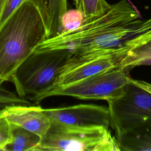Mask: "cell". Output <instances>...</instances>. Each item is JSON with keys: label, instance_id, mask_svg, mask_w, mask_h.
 I'll return each instance as SVG.
<instances>
[{"label": "cell", "instance_id": "14", "mask_svg": "<svg viewBox=\"0 0 151 151\" xmlns=\"http://www.w3.org/2000/svg\"><path fill=\"white\" fill-rule=\"evenodd\" d=\"M110 6L106 0H79L77 8L82 11L86 21L102 15Z\"/></svg>", "mask_w": 151, "mask_h": 151}, {"label": "cell", "instance_id": "1", "mask_svg": "<svg viewBox=\"0 0 151 151\" xmlns=\"http://www.w3.org/2000/svg\"><path fill=\"white\" fill-rule=\"evenodd\" d=\"M45 39L38 11L24 1L0 27V86Z\"/></svg>", "mask_w": 151, "mask_h": 151}, {"label": "cell", "instance_id": "3", "mask_svg": "<svg viewBox=\"0 0 151 151\" xmlns=\"http://www.w3.org/2000/svg\"><path fill=\"white\" fill-rule=\"evenodd\" d=\"M107 102L117 140L151 131V84L130 77L123 93Z\"/></svg>", "mask_w": 151, "mask_h": 151}, {"label": "cell", "instance_id": "18", "mask_svg": "<svg viewBox=\"0 0 151 151\" xmlns=\"http://www.w3.org/2000/svg\"><path fill=\"white\" fill-rule=\"evenodd\" d=\"M10 123L4 117H0V150H4L9 139Z\"/></svg>", "mask_w": 151, "mask_h": 151}, {"label": "cell", "instance_id": "19", "mask_svg": "<svg viewBox=\"0 0 151 151\" xmlns=\"http://www.w3.org/2000/svg\"><path fill=\"white\" fill-rule=\"evenodd\" d=\"M6 0H0V18L2 14V12L4 8V6L5 5V3Z\"/></svg>", "mask_w": 151, "mask_h": 151}, {"label": "cell", "instance_id": "9", "mask_svg": "<svg viewBox=\"0 0 151 151\" xmlns=\"http://www.w3.org/2000/svg\"><path fill=\"white\" fill-rule=\"evenodd\" d=\"M39 106L18 105L0 110L1 117L9 123L36 133L41 138L48 130L51 121Z\"/></svg>", "mask_w": 151, "mask_h": 151}, {"label": "cell", "instance_id": "15", "mask_svg": "<svg viewBox=\"0 0 151 151\" xmlns=\"http://www.w3.org/2000/svg\"><path fill=\"white\" fill-rule=\"evenodd\" d=\"M84 21L83 13L79 8L67 10L61 17V32L74 30L79 27Z\"/></svg>", "mask_w": 151, "mask_h": 151}, {"label": "cell", "instance_id": "4", "mask_svg": "<svg viewBox=\"0 0 151 151\" xmlns=\"http://www.w3.org/2000/svg\"><path fill=\"white\" fill-rule=\"evenodd\" d=\"M71 55L64 49L34 50L19 65L9 81L20 97L38 103Z\"/></svg>", "mask_w": 151, "mask_h": 151}, {"label": "cell", "instance_id": "20", "mask_svg": "<svg viewBox=\"0 0 151 151\" xmlns=\"http://www.w3.org/2000/svg\"><path fill=\"white\" fill-rule=\"evenodd\" d=\"M0 117H1V114H0Z\"/></svg>", "mask_w": 151, "mask_h": 151}, {"label": "cell", "instance_id": "17", "mask_svg": "<svg viewBox=\"0 0 151 151\" xmlns=\"http://www.w3.org/2000/svg\"><path fill=\"white\" fill-rule=\"evenodd\" d=\"M27 0H6L0 18V27L11 14Z\"/></svg>", "mask_w": 151, "mask_h": 151}, {"label": "cell", "instance_id": "2", "mask_svg": "<svg viewBox=\"0 0 151 151\" xmlns=\"http://www.w3.org/2000/svg\"><path fill=\"white\" fill-rule=\"evenodd\" d=\"M140 14L129 0H120L111 5L102 15L84 21L77 28L61 32L45 39L35 50L64 49L71 56L86 54L91 45L102 35L114 28L138 19Z\"/></svg>", "mask_w": 151, "mask_h": 151}, {"label": "cell", "instance_id": "12", "mask_svg": "<svg viewBox=\"0 0 151 151\" xmlns=\"http://www.w3.org/2000/svg\"><path fill=\"white\" fill-rule=\"evenodd\" d=\"M41 139L36 133L10 123L9 139L4 150L35 151Z\"/></svg>", "mask_w": 151, "mask_h": 151}, {"label": "cell", "instance_id": "5", "mask_svg": "<svg viewBox=\"0 0 151 151\" xmlns=\"http://www.w3.org/2000/svg\"><path fill=\"white\" fill-rule=\"evenodd\" d=\"M37 150L120 151V147L109 127L68 125L51 121Z\"/></svg>", "mask_w": 151, "mask_h": 151}, {"label": "cell", "instance_id": "16", "mask_svg": "<svg viewBox=\"0 0 151 151\" xmlns=\"http://www.w3.org/2000/svg\"><path fill=\"white\" fill-rule=\"evenodd\" d=\"M18 105H33L32 103L25 98L20 97L12 91L7 90L0 86V108Z\"/></svg>", "mask_w": 151, "mask_h": 151}, {"label": "cell", "instance_id": "10", "mask_svg": "<svg viewBox=\"0 0 151 151\" xmlns=\"http://www.w3.org/2000/svg\"><path fill=\"white\" fill-rule=\"evenodd\" d=\"M38 11L45 29L46 39L61 32V19L68 10L67 0H28Z\"/></svg>", "mask_w": 151, "mask_h": 151}, {"label": "cell", "instance_id": "7", "mask_svg": "<svg viewBox=\"0 0 151 151\" xmlns=\"http://www.w3.org/2000/svg\"><path fill=\"white\" fill-rule=\"evenodd\" d=\"M123 55L122 49L119 47L81 55L71 56L61 70L50 88L45 93L119 67V61Z\"/></svg>", "mask_w": 151, "mask_h": 151}, {"label": "cell", "instance_id": "13", "mask_svg": "<svg viewBox=\"0 0 151 151\" xmlns=\"http://www.w3.org/2000/svg\"><path fill=\"white\" fill-rule=\"evenodd\" d=\"M121 151H151V131L117 140Z\"/></svg>", "mask_w": 151, "mask_h": 151}, {"label": "cell", "instance_id": "8", "mask_svg": "<svg viewBox=\"0 0 151 151\" xmlns=\"http://www.w3.org/2000/svg\"><path fill=\"white\" fill-rule=\"evenodd\" d=\"M44 114L50 120L64 124L74 126L110 125V113L108 107L91 104L41 109Z\"/></svg>", "mask_w": 151, "mask_h": 151}, {"label": "cell", "instance_id": "6", "mask_svg": "<svg viewBox=\"0 0 151 151\" xmlns=\"http://www.w3.org/2000/svg\"><path fill=\"white\" fill-rule=\"evenodd\" d=\"M130 77L129 72L117 67L94 74L73 84L50 90L41 97L71 96L83 100L107 101L120 96Z\"/></svg>", "mask_w": 151, "mask_h": 151}, {"label": "cell", "instance_id": "11", "mask_svg": "<svg viewBox=\"0 0 151 151\" xmlns=\"http://www.w3.org/2000/svg\"><path fill=\"white\" fill-rule=\"evenodd\" d=\"M142 65H151V30L141 42L126 52L119 63L121 69L128 72Z\"/></svg>", "mask_w": 151, "mask_h": 151}]
</instances>
